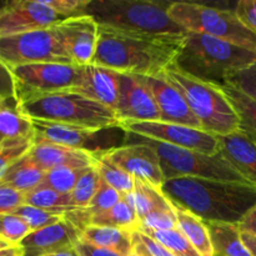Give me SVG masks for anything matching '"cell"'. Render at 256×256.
Returning <instances> with one entry per match:
<instances>
[{
  "label": "cell",
  "mask_w": 256,
  "mask_h": 256,
  "mask_svg": "<svg viewBox=\"0 0 256 256\" xmlns=\"http://www.w3.org/2000/svg\"><path fill=\"white\" fill-rule=\"evenodd\" d=\"M162 192L202 222L239 225L256 205V188L245 182L175 178L164 182Z\"/></svg>",
  "instance_id": "obj_1"
},
{
  "label": "cell",
  "mask_w": 256,
  "mask_h": 256,
  "mask_svg": "<svg viewBox=\"0 0 256 256\" xmlns=\"http://www.w3.org/2000/svg\"><path fill=\"white\" fill-rule=\"evenodd\" d=\"M182 39L152 36L99 26L92 64L122 74L158 76L174 64Z\"/></svg>",
  "instance_id": "obj_2"
},
{
  "label": "cell",
  "mask_w": 256,
  "mask_h": 256,
  "mask_svg": "<svg viewBox=\"0 0 256 256\" xmlns=\"http://www.w3.org/2000/svg\"><path fill=\"white\" fill-rule=\"evenodd\" d=\"M255 62L256 52L209 35L188 32L172 65L195 79L220 86Z\"/></svg>",
  "instance_id": "obj_3"
},
{
  "label": "cell",
  "mask_w": 256,
  "mask_h": 256,
  "mask_svg": "<svg viewBox=\"0 0 256 256\" xmlns=\"http://www.w3.org/2000/svg\"><path fill=\"white\" fill-rule=\"evenodd\" d=\"M172 2L150 0H89L84 15L99 26L152 36L184 39L188 32L169 15Z\"/></svg>",
  "instance_id": "obj_4"
},
{
  "label": "cell",
  "mask_w": 256,
  "mask_h": 256,
  "mask_svg": "<svg viewBox=\"0 0 256 256\" xmlns=\"http://www.w3.org/2000/svg\"><path fill=\"white\" fill-rule=\"evenodd\" d=\"M18 105L20 112L29 119L72 125L94 132L120 128L114 110L76 92H59L18 100Z\"/></svg>",
  "instance_id": "obj_5"
},
{
  "label": "cell",
  "mask_w": 256,
  "mask_h": 256,
  "mask_svg": "<svg viewBox=\"0 0 256 256\" xmlns=\"http://www.w3.org/2000/svg\"><path fill=\"white\" fill-rule=\"evenodd\" d=\"M162 75L182 92L204 132L224 136L239 130V120L222 88L195 79L174 65Z\"/></svg>",
  "instance_id": "obj_6"
},
{
  "label": "cell",
  "mask_w": 256,
  "mask_h": 256,
  "mask_svg": "<svg viewBox=\"0 0 256 256\" xmlns=\"http://www.w3.org/2000/svg\"><path fill=\"white\" fill-rule=\"evenodd\" d=\"M125 144H146L156 152L165 182L175 178H202L249 184L220 152L209 155L165 144L134 132H125Z\"/></svg>",
  "instance_id": "obj_7"
},
{
  "label": "cell",
  "mask_w": 256,
  "mask_h": 256,
  "mask_svg": "<svg viewBox=\"0 0 256 256\" xmlns=\"http://www.w3.org/2000/svg\"><path fill=\"white\" fill-rule=\"evenodd\" d=\"M169 15L188 32L209 35L256 52V34L245 26L234 10L198 2H172Z\"/></svg>",
  "instance_id": "obj_8"
},
{
  "label": "cell",
  "mask_w": 256,
  "mask_h": 256,
  "mask_svg": "<svg viewBox=\"0 0 256 256\" xmlns=\"http://www.w3.org/2000/svg\"><path fill=\"white\" fill-rule=\"evenodd\" d=\"M9 69L15 79L18 100L59 92H76L84 78V68L62 62H35Z\"/></svg>",
  "instance_id": "obj_9"
},
{
  "label": "cell",
  "mask_w": 256,
  "mask_h": 256,
  "mask_svg": "<svg viewBox=\"0 0 256 256\" xmlns=\"http://www.w3.org/2000/svg\"><path fill=\"white\" fill-rule=\"evenodd\" d=\"M0 62L8 68L35 62L72 64L54 26L0 36Z\"/></svg>",
  "instance_id": "obj_10"
},
{
  "label": "cell",
  "mask_w": 256,
  "mask_h": 256,
  "mask_svg": "<svg viewBox=\"0 0 256 256\" xmlns=\"http://www.w3.org/2000/svg\"><path fill=\"white\" fill-rule=\"evenodd\" d=\"M120 129L165 144L195 150L209 155L218 154L220 149L219 138L216 135L185 125L164 122H122L120 124Z\"/></svg>",
  "instance_id": "obj_11"
},
{
  "label": "cell",
  "mask_w": 256,
  "mask_h": 256,
  "mask_svg": "<svg viewBox=\"0 0 256 256\" xmlns=\"http://www.w3.org/2000/svg\"><path fill=\"white\" fill-rule=\"evenodd\" d=\"M62 20L45 0H9L0 12V36L50 29Z\"/></svg>",
  "instance_id": "obj_12"
},
{
  "label": "cell",
  "mask_w": 256,
  "mask_h": 256,
  "mask_svg": "<svg viewBox=\"0 0 256 256\" xmlns=\"http://www.w3.org/2000/svg\"><path fill=\"white\" fill-rule=\"evenodd\" d=\"M72 64L85 66L92 64L99 38V25L90 15L62 19L54 25Z\"/></svg>",
  "instance_id": "obj_13"
},
{
  "label": "cell",
  "mask_w": 256,
  "mask_h": 256,
  "mask_svg": "<svg viewBox=\"0 0 256 256\" xmlns=\"http://www.w3.org/2000/svg\"><path fill=\"white\" fill-rule=\"evenodd\" d=\"M115 114L120 124L160 122V112L154 96L139 75L122 74Z\"/></svg>",
  "instance_id": "obj_14"
},
{
  "label": "cell",
  "mask_w": 256,
  "mask_h": 256,
  "mask_svg": "<svg viewBox=\"0 0 256 256\" xmlns=\"http://www.w3.org/2000/svg\"><path fill=\"white\" fill-rule=\"evenodd\" d=\"M102 154L135 179L144 180L162 189L165 179L159 155L149 145L124 144L102 150Z\"/></svg>",
  "instance_id": "obj_15"
},
{
  "label": "cell",
  "mask_w": 256,
  "mask_h": 256,
  "mask_svg": "<svg viewBox=\"0 0 256 256\" xmlns=\"http://www.w3.org/2000/svg\"><path fill=\"white\" fill-rule=\"evenodd\" d=\"M80 236L82 232L64 216L55 224L32 232L19 246L22 250V256H45L75 249Z\"/></svg>",
  "instance_id": "obj_16"
},
{
  "label": "cell",
  "mask_w": 256,
  "mask_h": 256,
  "mask_svg": "<svg viewBox=\"0 0 256 256\" xmlns=\"http://www.w3.org/2000/svg\"><path fill=\"white\" fill-rule=\"evenodd\" d=\"M140 79L145 82L154 96L160 112V122L202 129L199 120L190 110L185 98L174 85L165 79L164 75L140 76Z\"/></svg>",
  "instance_id": "obj_17"
},
{
  "label": "cell",
  "mask_w": 256,
  "mask_h": 256,
  "mask_svg": "<svg viewBox=\"0 0 256 256\" xmlns=\"http://www.w3.org/2000/svg\"><path fill=\"white\" fill-rule=\"evenodd\" d=\"M28 155L44 172L60 166L88 168L95 165V152L35 139Z\"/></svg>",
  "instance_id": "obj_18"
},
{
  "label": "cell",
  "mask_w": 256,
  "mask_h": 256,
  "mask_svg": "<svg viewBox=\"0 0 256 256\" xmlns=\"http://www.w3.org/2000/svg\"><path fill=\"white\" fill-rule=\"evenodd\" d=\"M82 68H84L82 84L76 90V92L115 112L119 100L122 72L95 64L85 65Z\"/></svg>",
  "instance_id": "obj_19"
},
{
  "label": "cell",
  "mask_w": 256,
  "mask_h": 256,
  "mask_svg": "<svg viewBox=\"0 0 256 256\" xmlns=\"http://www.w3.org/2000/svg\"><path fill=\"white\" fill-rule=\"evenodd\" d=\"M32 122L35 130V140L54 142V144L76 148V149H85L92 152H102L96 146L98 134L100 132L72 126V125L58 124V122H44V120L32 119Z\"/></svg>",
  "instance_id": "obj_20"
},
{
  "label": "cell",
  "mask_w": 256,
  "mask_h": 256,
  "mask_svg": "<svg viewBox=\"0 0 256 256\" xmlns=\"http://www.w3.org/2000/svg\"><path fill=\"white\" fill-rule=\"evenodd\" d=\"M219 138V152L234 169L256 188V144L239 130Z\"/></svg>",
  "instance_id": "obj_21"
},
{
  "label": "cell",
  "mask_w": 256,
  "mask_h": 256,
  "mask_svg": "<svg viewBox=\"0 0 256 256\" xmlns=\"http://www.w3.org/2000/svg\"><path fill=\"white\" fill-rule=\"evenodd\" d=\"M34 138L35 130L32 119L20 112L16 98L0 100V145Z\"/></svg>",
  "instance_id": "obj_22"
},
{
  "label": "cell",
  "mask_w": 256,
  "mask_h": 256,
  "mask_svg": "<svg viewBox=\"0 0 256 256\" xmlns=\"http://www.w3.org/2000/svg\"><path fill=\"white\" fill-rule=\"evenodd\" d=\"M132 232L119 228L88 225L82 230L80 240L95 246L112 250L122 256H130L134 252Z\"/></svg>",
  "instance_id": "obj_23"
},
{
  "label": "cell",
  "mask_w": 256,
  "mask_h": 256,
  "mask_svg": "<svg viewBox=\"0 0 256 256\" xmlns=\"http://www.w3.org/2000/svg\"><path fill=\"white\" fill-rule=\"evenodd\" d=\"M216 256H252L242 239L238 224L204 222ZM214 255V256H215Z\"/></svg>",
  "instance_id": "obj_24"
},
{
  "label": "cell",
  "mask_w": 256,
  "mask_h": 256,
  "mask_svg": "<svg viewBox=\"0 0 256 256\" xmlns=\"http://www.w3.org/2000/svg\"><path fill=\"white\" fill-rule=\"evenodd\" d=\"M44 175V170L38 166L26 154L0 176V185L12 188L25 194L42 185Z\"/></svg>",
  "instance_id": "obj_25"
},
{
  "label": "cell",
  "mask_w": 256,
  "mask_h": 256,
  "mask_svg": "<svg viewBox=\"0 0 256 256\" xmlns=\"http://www.w3.org/2000/svg\"><path fill=\"white\" fill-rule=\"evenodd\" d=\"M174 209L176 215V229L186 238L200 255L214 256L212 240L204 222L178 205H174Z\"/></svg>",
  "instance_id": "obj_26"
},
{
  "label": "cell",
  "mask_w": 256,
  "mask_h": 256,
  "mask_svg": "<svg viewBox=\"0 0 256 256\" xmlns=\"http://www.w3.org/2000/svg\"><path fill=\"white\" fill-rule=\"evenodd\" d=\"M220 88L236 114L239 132L256 144V100L228 82Z\"/></svg>",
  "instance_id": "obj_27"
},
{
  "label": "cell",
  "mask_w": 256,
  "mask_h": 256,
  "mask_svg": "<svg viewBox=\"0 0 256 256\" xmlns=\"http://www.w3.org/2000/svg\"><path fill=\"white\" fill-rule=\"evenodd\" d=\"M88 225L119 228L129 232H136L139 230L140 222L128 195H122V199L112 209L92 215Z\"/></svg>",
  "instance_id": "obj_28"
},
{
  "label": "cell",
  "mask_w": 256,
  "mask_h": 256,
  "mask_svg": "<svg viewBox=\"0 0 256 256\" xmlns=\"http://www.w3.org/2000/svg\"><path fill=\"white\" fill-rule=\"evenodd\" d=\"M128 198L136 212L139 222L155 210L174 209L169 199L162 194V189L140 179H135L134 192L128 195Z\"/></svg>",
  "instance_id": "obj_29"
},
{
  "label": "cell",
  "mask_w": 256,
  "mask_h": 256,
  "mask_svg": "<svg viewBox=\"0 0 256 256\" xmlns=\"http://www.w3.org/2000/svg\"><path fill=\"white\" fill-rule=\"evenodd\" d=\"M24 204L40 208L48 212H74L78 208L74 206L70 194H62L52 188L39 185L34 190L24 194Z\"/></svg>",
  "instance_id": "obj_30"
},
{
  "label": "cell",
  "mask_w": 256,
  "mask_h": 256,
  "mask_svg": "<svg viewBox=\"0 0 256 256\" xmlns=\"http://www.w3.org/2000/svg\"><path fill=\"white\" fill-rule=\"evenodd\" d=\"M95 168L104 182L114 188L122 195H129L134 192L135 178L125 170L110 162L102 152H95Z\"/></svg>",
  "instance_id": "obj_31"
},
{
  "label": "cell",
  "mask_w": 256,
  "mask_h": 256,
  "mask_svg": "<svg viewBox=\"0 0 256 256\" xmlns=\"http://www.w3.org/2000/svg\"><path fill=\"white\" fill-rule=\"evenodd\" d=\"M94 166V165H92ZM90 168V166H88ZM88 168L60 166L45 172L42 184L62 194H70L74 190L78 180L86 172Z\"/></svg>",
  "instance_id": "obj_32"
},
{
  "label": "cell",
  "mask_w": 256,
  "mask_h": 256,
  "mask_svg": "<svg viewBox=\"0 0 256 256\" xmlns=\"http://www.w3.org/2000/svg\"><path fill=\"white\" fill-rule=\"evenodd\" d=\"M102 182V180L96 168H88L86 172L78 180L74 190L70 192L74 206L78 209H85V208L89 206L98 190L100 189Z\"/></svg>",
  "instance_id": "obj_33"
},
{
  "label": "cell",
  "mask_w": 256,
  "mask_h": 256,
  "mask_svg": "<svg viewBox=\"0 0 256 256\" xmlns=\"http://www.w3.org/2000/svg\"><path fill=\"white\" fill-rule=\"evenodd\" d=\"M140 232H145L160 242L174 256H202L178 229L165 230V232H152V230H140Z\"/></svg>",
  "instance_id": "obj_34"
},
{
  "label": "cell",
  "mask_w": 256,
  "mask_h": 256,
  "mask_svg": "<svg viewBox=\"0 0 256 256\" xmlns=\"http://www.w3.org/2000/svg\"><path fill=\"white\" fill-rule=\"evenodd\" d=\"M12 214H15L19 218H22L29 225L32 232H36V230L42 229V228H46L49 225L55 224V222H58L65 216V214H62V212H48V210L40 209V208L36 206H32V205L28 204L20 205Z\"/></svg>",
  "instance_id": "obj_35"
},
{
  "label": "cell",
  "mask_w": 256,
  "mask_h": 256,
  "mask_svg": "<svg viewBox=\"0 0 256 256\" xmlns=\"http://www.w3.org/2000/svg\"><path fill=\"white\" fill-rule=\"evenodd\" d=\"M32 232L29 225L18 215L0 214V238L12 245L19 246L20 242Z\"/></svg>",
  "instance_id": "obj_36"
},
{
  "label": "cell",
  "mask_w": 256,
  "mask_h": 256,
  "mask_svg": "<svg viewBox=\"0 0 256 256\" xmlns=\"http://www.w3.org/2000/svg\"><path fill=\"white\" fill-rule=\"evenodd\" d=\"M34 144V139H22L8 142L0 145V176L29 152Z\"/></svg>",
  "instance_id": "obj_37"
},
{
  "label": "cell",
  "mask_w": 256,
  "mask_h": 256,
  "mask_svg": "<svg viewBox=\"0 0 256 256\" xmlns=\"http://www.w3.org/2000/svg\"><path fill=\"white\" fill-rule=\"evenodd\" d=\"M174 206V205H172ZM176 229V215L175 209L155 210L140 220L139 230H152V232H165Z\"/></svg>",
  "instance_id": "obj_38"
},
{
  "label": "cell",
  "mask_w": 256,
  "mask_h": 256,
  "mask_svg": "<svg viewBox=\"0 0 256 256\" xmlns=\"http://www.w3.org/2000/svg\"><path fill=\"white\" fill-rule=\"evenodd\" d=\"M132 236L135 254L140 256H174L160 242L140 230L132 232Z\"/></svg>",
  "instance_id": "obj_39"
},
{
  "label": "cell",
  "mask_w": 256,
  "mask_h": 256,
  "mask_svg": "<svg viewBox=\"0 0 256 256\" xmlns=\"http://www.w3.org/2000/svg\"><path fill=\"white\" fill-rule=\"evenodd\" d=\"M45 2L62 19H66L84 15L89 0H45Z\"/></svg>",
  "instance_id": "obj_40"
},
{
  "label": "cell",
  "mask_w": 256,
  "mask_h": 256,
  "mask_svg": "<svg viewBox=\"0 0 256 256\" xmlns=\"http://www.w3.org/2000/svg\"><path fill=\"white\" fill-rule=\"evenodd\" d=\"M226 82L234 85L235 88L256 100V62L252 66L235 74Z\"/></svg>",
  "instance_id": "obj_41"
},
{
  "label": "cell",
  "mask_w": 256,
  "mask_h": 256,
  "mask_svg": "<svg viewBox=\"0 0 256 256\" xmlns=\"http://www.w3.org/2000/svg\"><path fill=\"white\" fill-rule=\"evenodd\" d=\"M24 204V192L0 185V214H9Z\"/></svg>",
  "instance_id": "obj_42"
},
{
  "label": "cell",
  "mask_w": 256,
  "mask_h": 256,
  "mask_svg": "<svg viewBox=\"0 0 256 256\" xmlns=\"http://www.w3.org/2000/svg\"><path fill=\"white\" fill-rule=\"evenodd\" d=\"M234 12L245 26L256 34V0H239Z\"/></svg>",
  "instance_id": "obj_43"
},
{
  "label": "cell",
  "mask_w": 256,
  "mask_h": 256,
  "mask_svg": "<svg viewBox=\"0 0 256 256\" xmlns=\"http://www.w3.org/2000/svg\"><path fill=\"white\" fill-rule=\"evenodd\" d=\"M16 98V85L12 70L0 62V100Z\"/></svg>",
  "instance_id": "obj_44"
},
{
  "label": "cell",
  "mask_w": 256,
  "mask_h": 256,
  "mask_svg": "<svg viewBox=\"0 0 256 256\" xmlns=\"http://www.w3.org/2000/svg\"><path fill=\"white\" fill-rule=\"evenodd\" d=\"M75 249L78 250V252H79L80 256H122L118 254V252H112V250L95 246V245L88 244V242H82V240L78 242Z\"/></svg>",
  "instance_id": "obj_45"
},
{
  "label": "cell",
  "mask_w": 256,
  "mask_h": 256,
  "mask_svg": "<svg viewBox=\"0 0 256 256\" xmlns=\"http://www.w3.org/2000/svg\"><path fill=\"white\" fill-rule=\"evenodd\" d=\"M239 229L242 232L256 235V205L250 210L249 214L242 219L239 224Z\"/></svg>",
  "instance_id": "obj_46"
},
{
  "label": "cell",
  "mask_w": 256,
  "mask_h": 256,
  "mask_svg": "<svg viewBox=\"0 0 256 256\" xmlns=\"http://www.w3.org/2000/svg\"><path fill=\"white\" fill-rule=\"evenodd\" d=\"M0 256H22V250L0 238Z\"/></svg>",
  "instance_id": "obj_47"
},
{
  "label": "cell",
  "mask_w": 256,
  "mask_h": 256,
  "mask_svg": "<svg viewBox=\"0 0 256 256\" xmlns=\"http://www.w3.org/2000/svg\"><path fill=\"white\" fill-rule=\"evenodd\" d=\"M242 239L245 246L250 252L252 256H256V235L248 234V232H242Z\"/></svg>",
  "instance_id": "obj_48"
},
{
  "label": "cell",
  "mask_w": 256,
  "mask_h": 256,
  "mask_svg": "<svg viewBox=\"0 0 256 256\" xmlns=\"http://www.w3.org/2000/svg\"><path fill=\"white\" fill-rule=\"evenodd\" d=\"M45 256H80L76 249H70V250H64V252H55V254H49Z\"/></svg>",
  "instance_id": "obj_49"
},
{
  "label": "cell",
  "mask_w": 256,
  "mask_h": 256,
  "mask_svg": "<svg viewBox=\"0 0 256 256\" xmlns=\"http://www.w3.org/2000/svg\"><path fill=\"white\" fill-rule=\"evenodd\" d=\"M8 4H9V0H0V12L5 9Z\"/></svg>",
  "instance_id": "obj_50"
},
{
  "label": "cell",
  "mask_w": 256,
  "mask_h": 256,
  "mask_svg": "<svg viewBox=\"0 0 256 256\" xmlns=\"http://www.w3.org/2000/svg\"><path fill=\"white\" fill-rule=\"evenodd\" d=\"M130 256H136V255H135V252H132V255H130Z\"/></svg>",
  "instance_id": "obj_51"
},
{
  "label": "cell",
  "mask_w": 256,
  "mask_h": 256,
  "mask_svg": "<svg viewBox=\"0 0 256 256\" xmlns=\"http://www.w3.org/2000/svg\"><path fill=\"white\" fill-rule=\"evenodd\" d=\"M135 255H136V256H140V255H138V254H135Z\"/></svg>",
  "instance_id": "obj_52"
},
{
  "label": "cell",
  "mask_w": 256,
  "mask_h": 256,
  "mask_svg": "<svg viewBox=\"0 0 256 256\" xmlns=\"http://www.w3.org/2000/svg\"><path fill=\"white\" fill-rule=\"evenodd\" d=\"M215 256H216V255H215Z\"/></svg>",
  "instance_id": "obj_53"
}]
</instances>
